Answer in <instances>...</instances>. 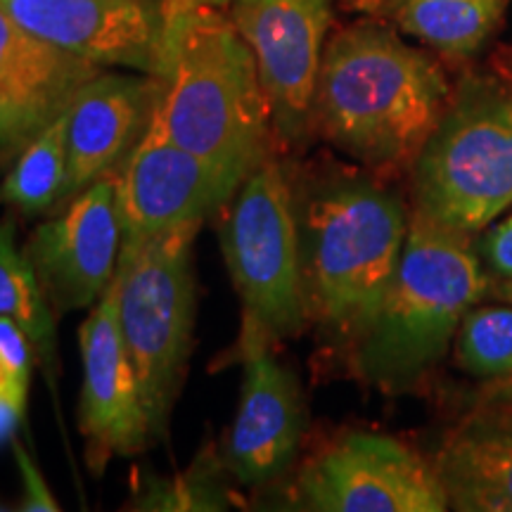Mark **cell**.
<instances>
[{
  "label": "cell",
  "instance_id": "1",
  "mask_svg": "<svg viewBox=\"0 0 512 512\" xmlns=\"http://www.w3.org/2000/svg\"><path fill=\"white\" fill-rule=\"evenodd\" d=\"M150 117L166 136L240 181L264 164L275 136L252 48L228 12L169 0Z\"/></svg>",
  "mask_w": 512,
  "mask_h": 512
},
{
  "label": "cell",
  "instance_id": "2",
  "mask_svg": "<svg viewBox=\"0 0 512 512\" xmlns=\"http://www.w3.org/2000/svg\"><path fill=\"white\" fill-rule=\"evenodd\" d=\"M446 105V79L430 57L361 22L325 43L311 126L347 155L392 169L415 164Z\"/></svg>",
  "mask_w": 512,
  "mask_h": 512
},
{
  "label": "cell",
  "instance_id": "3",
  "mask_svg": "<svg viewBox=\"0 0 512 512\" xmlns=\"http://www.w3.org/2000/svg\"><path fill=\"white\" fill-rule=\"evenodd\" d=\"M408 223L399 197L366 178H335L311 192L297 211L309 323L339 342L366 337L394 280Z\"/></svg>",
  "mask_w": 512,
  "mask_h": 512
},
{
  "label": "cell",
  "instance_id": "4",
  "mask_svg": "<svg viewBox=\"0 0 512 512\" xmlns=\"http://www.w3.org/2000/svg\"><path fill=\"white\" fill-rule=\"evenodd\" d=\"M484 292L486 273L470 235L413 209L392 285L358 342V373L387 392L411 387L441 361Z\"/></svg>",
  "mask_w": 512,
  "mask_h": 512
},
{
  "label": "cell",
  "instance_id": "5",
  "mask_svg": "<svg viewBox=\"0 0 512 512\" xmlns=\"http://www.w3.org/2000/svg\"><path fill=\"white\" fill-rule=\"evenodd\" d=\"M202 223L121 242L119 328L152 437H162L188 370L195 330L192 245Z\"/></svg>",
  "mask_w": 512,
  "mask_h": 512
},
{
  "label": "cell",
  "instance_id": "6",
  "mask_svg": "<svg viewBox=\"0 0 512 512\" xmlns=\"http://www.w3.org/2000/svg\"><path fill=\"white\" fill-rule=\"evenodd\" d=\"M221 249L249 316L268 337H297L309 325L299 254L297 207L290 183L266 159L230 197Z\"/></svg>",
  "mask_w": 512,
  "mask_h": 512
},
{
  "label": "cell",
  "instance_id": "7",
  "mask_svg": "<svg viewBox=\"0 0 512 512\" xmlns=\"http://www.w3.org/2000/svg\"><path fill=\"white\" fill-rule=\"evenodd\" d=\"M413 166L415 211L470 238L482 233L512 209V100L446 112Z\"/></svg>",
  "mask_w": 512,
  "mask_h": 512
},
{
  "label": "cell",
  "instance_id": "8",
  "mask_svg": "<svg viewBox=\"0 0 512 512\" xmlns=\"http://www.w3.org/2000/svg\"><path fill=\"white\" fill-rule=\"evenodd\" d=\"M299 501L320 512H444L448 494L437 465L394 437L351 432L311 458L297 482Z\"/></svg>",
  "mask_w": 512,
  "mask_h": 512
},
{
  "label": "cell",
  "instance_id": "9",
  "mask_svg": "<svg viewBox=\"0 0 512 512\" xmlns=\"http://www.w3.org/2000/svg\"><path fill=\"white\" fill-rule=\"evenodd\" d=\"M226 8L254 53L275 136L299 143L311 128L332 0H230Z\"/></svg>",
  "mask_w": 512,
  "mask_h": 512
},
{
  "label": "cell",
  "instance_id": "10",
  "mask_svg": "<svg viewBox=\"0 0 512 512\" xmlns=\"http://www.w3.org/2000/svg\"><path fill=\"white\" fill-rule=\"evenodd\" d=\"M235 178L174 143L150 117L143 136L117 171V207L124 240L204 223L240 188Z\"/></svg>",
  "mask_w": 512,
  "mask_h": 512
},
{
  "label": "cell",
  "instance_id": "11",
  "mask_svg": "<svg viewBox=\"0 0 512 512\" xmlns=\"http://www.w3.org/2000/svg\"><path fill=\"white\" fill-rule=\"evenodd\" d=\"M121 242L117 174L110 171L72 197L62 216L41 223L24 254L53 309L81 311L98 304L117 275Z\"/></svg>",
  "mask_w": 512,
  "mask_h": 512
},
{
  "label": "cell",
  "instance_id": "12",
  "mask_svg": "<svg viewBox=\"0 0 512 512\" xmlns=\"http://www.w3.org/2000/svg\"><path fill=\"white\" fill-rule=\"evenodd\" d=\"M273 342L252 318L242 316V394L228 434L226 467L249 486L283 475L304 434L299 380L273 356Z\"/></svg>",
  "mask_w": 512,
  "mask_h": 512
},
{
  "label": "cell",
  "instance_id": "13",
  "mask_svg": "<svg viewBox=\"0 0 512 512\" xmlns=\"http://www.w3.org/2000/svg\"><path fill=\"white\" fill-rule=\"evenodd\" d=\"M29 34L98 67L155 76L169 0H0Z\"/></svg>",
  "mask_w": 512,
  "mask_h": 512
},
{
  "label": "cell",
  "instance_id": "14",
  "mask_svg": "<svg viewBox=\"0 0 512 512\" xmlns=\"http://www.w3.org/2000/svg\"><path fill=\"white\" fill-rule=\"evenodd\" d=\"M79 342L83 363L79 427L88 441L91 465L100 467L114 456H136L150 444L152 430L121 337L117 278L81 325Z\"/></svg>",
  "mask_w": 512,
  "mask_h": 512
},
{
  "label": "cell",
  "instance_id": "15",
  "mask_svg": "<svg viewBox=\"0 0 512 512\" xmlns=\"http://www.w3.org/2000/svg\"><path fill=\"white\" fill-rule=\"evenodd\" d=\"M155 98L152 76L95 74L69 100L67 183L62 200L110 174L143 136Z\"/></svg>",
  "mask_w": 512,
  "mask_h": 512
},
{
  "label": "cell",
  "instance_id": "16",
  "mask_svg": "<svg viewBox=\"0 0 512 512\" xmlns=\"http://www.w3.org/2000/svg\"><path fill=\"white\" fill-rule=\"evenodd\" d=\"M95 74L98 64L41 41L0 8V143L41 133Z\"/></svg>",
  "mask_w": 512,
  "mask_h": 512
},
{
  "label": "cell",
  "instance_id": "17",
  "mask_svg": "<svg viewBox=\"0 0 512 512\" xmlns=\"http://www.w3.org/2000/svg\"><path fill=\"white\" fill-rule=\"evenodd\" d=\"M448 505L465 512H512V434L470 430L437 458Z\"/></svg>",
  "mask_w": 512,
  "mask_h": 512
},
{
  "label": "cell",
  "instance_id": "18",
  "mask_svg": "<svg viewBox=\"0 0 512 512\" xmlns=\"http://www.w3.org/2000/svg\"><path fill=\"white\" fill-rule=\"evenodd\" d=\"M508 0H387L403 31L446 55H470L494 34Z\"/></svg>",
  "mask_w": 512,
  "mask_h": 512
},
{
  "label": "cell",
  "instance_id": "19",
  "mask_svg": "<svg viewBox=\"0 0 512 512\" xmlns=\"http://www.w3.org/2000/svg\"><path fill=\"white\" fill-rule=\"evenodd\" d=\"M0 316L15 320L46 366L50 380L57 375V328L53 304L29 256L15 242V221H0Z\"/></svg>",
  "mask_w": 512,
  "mask_h": 512
},
{
  "label": "cell",
  "instance_id": "20",
  "mask_svg": "<svg viewBox=\"0 0 512 512\" xmlns=\"http://www.w3.org/2000/svg\"><path fill=\"white\" fill-rule=\"evenodd\" d=\"M67 183V117L64 112L29 140L0 185V202L36 214L62 200Z\"/></svg>",
  "mask_w": 512,
  "mask_h": 512
},
{
  "label": "cell",
  "instance_id": "21",
  "mask_svg": "<svg viewBox=\"0 0 512 512\" xmlns=\"http://www.w3.org/2000/svg\"><path fill=\"white\" fill-rule=\"evenodd\" d=\"M458 361L475 377H512V306H472L465 313L458 328Z\"/></svg>",
  "mask_w": 512,
  "mask_h": 512
},
{
  "label": "cell",
  "instance_id": "22",
  "mask_svg": "<svg viewBox=\"0 0 512 512\" xmlns=\"http://www.w3.org/2000/svg\"><path fill=\"white\" fill-rule=\"evenodd\" d=\"M0 366L8 370L19 387L29 389L31 342L15 320L3 316H0Z\"/></svg>",
  "mask_w": 512,
  "mask_h": 512
},
{
  "label": "cell",
  "instance_id": "23",
  "mask_svg": "<svg viewBox=\"0 0 512 512\" xmlns=\"http://www.w3.org/2000/svg\"><path fill=\"white\" fill-rule=\"evenodd\" d=\"M479 256L489 271L501 275L503 280H512V214L496 219L486 228L479 242Z\"/></svg>",
  "mask_w": 512,
  "mask_h": 512
},
{
  "label": "cell",
  "instance_id": "24",
  "mask_svg": "<svg viewBox=\"0 0 512 512\" xmlns=\"http://www.w3.org/2000/svg\"><path fill=\"white\" fill-rule=\"evenodd\" d=\"M12 451H15V460L19 465V472H22V482H24L22 510H27V512H57L60 510V505L55 503L53 494H50L46 479L41 477L36 463L31 460V456L24 451V446L19 444L17 439L12 441Z\"/></svg>",
  "mask_w": 512,
  "mask_h": 512
},
{
  "label": "cell",
  "instance_id": "25",
  "mask_svg": "<svg viewBox=\"0 0 512 512\" xmlns=\"http://www.w3.org/2000/svg\"><path fill=\"white\" fill-rule=\"evenodd\" d=\"M24 406H27V401L0 392V441L8 439L12 430H15L19 418H22L24 413Z\"/></svg>",
  "mask_w": 512,
  "mask_h": 512
},
{
  "label": "cell",
  "instance_id": "26",
  "mask_svg": "<svg viewBox=\"0 0 512 512\" xmlns=\"http://www.w3.org/2000/svg\"><path fill=\"white\" fill-rule=\"evenodd\" d=\"M181 3H209V5H216V8H221V5H228L230 0H181Z\"/></svg>",
  "mask_w": 512,
  "mask_h": 512
},
{
  "label": "cell",
  "instance_id": "27",
  "mask_svg": "<svg viewBox=\"0 0 512 512\" xmlns=\"http://www.w3.org/2000/svg\"><path fill=\"white\" fill-rule=\"evenodd\" d=\"M503 297L508 299V302L512 304V280H508V283H505V287H503Z\"/></svg>",
  "mask_w": 512,
  "mask_h": 512
}]
</instances>
